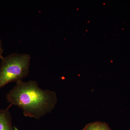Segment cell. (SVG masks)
I'll return each instance as SVG.
<instances>
[{
	"label": "cell",
	"instance_id": "cell-3",
	"mask_svg": "<svg viewBox=\"0 0 130 130\" xmlns=\"http://www.w3.org/2000/svg\"><path fill=\"white\" fill-rule=\"evenodd\" d=\"M12 124L10 112L7 109L0 108V130H14Z\"/></svg>",
	"mask_w": 130,
	"mask_h": 130
},
{
	"label": "cell",
	"instance_id": "cell-1",
	"mask_svg": "<svg viewBox=\"0 0 130 130\" xmlns=\"http://www.w3.org/2000/svg\"><path fill=\"white\" fill-rule=\"evenodd\" d=\"M6 98L11 105L21 108L26 117L36 119L51 112L57 101L55 91L42 89L34 80L18 81Z\"/></svg>",
	"mask_w": 130,
	"mask_h": 130
},
{
	"label": "cell",
	"instance_id": "cell-2",
	"mask_svg": "<svg viewBox=\"0 0 130 130\" xmlns=\"http://www.w3.org/2000/svg\"><path fill=\"white\" fill-rule=\"evenodd\" d=\"M31 56L27 54L12 53L1 60L0 89L6 85L22 81L29 75Z\"/></svg>",
	"mask_w": 130,
	"mask_h": 130
},
{
	"label": "cell",
	"instance_id": "cell-5",
	"mask_svg": "<svg viewBox=\"0 0 130 130\" xmlns=\"http://www.w3.org/2000/svg\"><path fill=\"white\" fill-rule=\"evenodd\" d=\"M3 51H4V50H3L2 40L0 38V59H1L3 57Z\"/></svg>",
	"mask_w": 130,
	"mask_h": 130
},
{
	"label": "cell",
	"instance_id": "cell-4",
	"mask_svg": "<svg viewBox=\"0 0 130 130\" xmlns=\"http://www.w3.org/2000/svg\"><path fill=\"white\" fill-rule=\"evenodd\" d=\"M83 130H111L108 124L97 121L89 123L85 126Z\"/></svg>",
	"mask_w": 130,
	"mask_h": 130
}]
</instances>
